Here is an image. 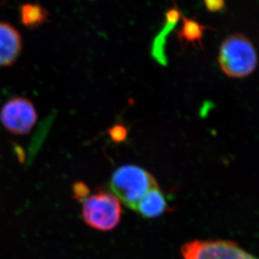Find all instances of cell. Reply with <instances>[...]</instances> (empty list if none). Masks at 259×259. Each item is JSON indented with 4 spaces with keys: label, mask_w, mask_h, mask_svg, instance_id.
I'll return each mask as SVG.
<instances>
[{
    "label": "cell",
    "mask_w": 259,
    "mask_h": 259,
    "mask_svg": "<svg viewBox=\"0 0 259 259\" xmlns=\"http://www.w3.org/2000/svg\"><path fill=\"white\" fill-rule=\"evenodd\" d=\"M218 62L227 77L243 78L254 72L257 55L252 41L246 35L237 33L222 41Z\"/></svg>",
    "instance_id": "6da1fadb"
},
{
    "label": "cell",
    "mask_w": 259,
    "mask_h": 259,
    "mask_svg": "<svg viewBox=\"0 0 259 259\" xmlns=\"http://www.w3.org/2000/svg\"><path fill=\"white\" fill-rule=\"evenodd\" d=\"M157 185V181L151 174L133 165L118 168L110 181L112 194L133 210L145 194Z\"/></svg>",
    "instance_id": "7a4b0ae2"
},
{
    "label": "cell",
    "mask_w": 259,
    "mask_h": 259,
    "mask_svg": "<svg viewBox=\"0 0 259 259\" xmlns=\"http://www.w3.org/2000/svg\"><path fill=\"white\" fill-rule=\"evenodd\" d=\"M121 212L117 197L105 190H100L82 201V218L86 224L99 231H111L117 227Z\"/></svg>",
    "instance_id": "3957f363"
},
{
    "label": "cell",
    "mask_w": 259,
    "mask_h": 259,
    "mask_svg": "<svg viewBox=\"0 0 259 259\" xmlns=\"http://www.w3.org/2000/svg\"><path fill=\"white\" fill-rule=\"evenodd\" d=\"M181 253L184 259H259L225 240H195L184 245Z\"/></svg>",
    "instance_id": "277c9868"
},
{
    "label": "cell",
    "mask_w": 259,
    "mask_h": 259,
    "mask_svg": "<svg viewBox=\"0 0 259 259\" xmlns=\"http://www.w3.org/2000/svg\"><path fill=\"white\" fill-rule=\"evenodd\" d=\"M37 120V113L30 100L14 97L8 100L0 110V120L8 132L17 136L29 134Z\"/></svg>",
    "instance_id": "5b68a950"
},
{
    "label": "cell",
    "mask_w": 259,
    "mask_h": 259,
    "mask_svg": "<svg viewBox=\"0 0 259 259\" xmlns=\"http://www.w3.org/2000/svg\"><path fill=\"white\" fill-rule=\"evenodd\" d=\"M22 49L20 33L8 23L0 22V67H10L17 60Z\"/></svg>",
    "instance_id": "8992f818"
},
{
    "label": "cell",
    "mask_w": 259,
    "mask_h": 259,
    "mask_svg": "<svg viewBox=\"0 0 259 259\" xmlns=\"http://www.w3.org/2000/svg\"><path fill=\"white\" fill-rule=\"evenodd\" d=\"M167 209L166 198L159 186L157 185L145 194L135 210L145 218H155L162 215Z\"/></svg>",
    "instance_id": "52a82bcc"
},
{
    "label": "cell",
    "mask_w": 259,
    "mask_h": 259,
    "mask_svg": "<svg viewBox=\"0 0 259 259\" xmlns=\"http://www.w3.org/2000/svg\"><path fill=\"white\" fill-rule=\"evenodd\" d=\"M180 15L181 14H180V10L176 8L168 10L166 15V25H165L163 30L155 39L153 47H152V55L154 57L155 59H157L160 63L164 64L166 63L164 53H163L165 37L168 34L170 30L174 28L175 24L178 22V20H180Z\"/></svg>",
    "instance_id": "ba28073f"
},
{
    "label": "cell",
    "mask_w": 259,
    "mask_h": 259,
    "mask_svg": "<svg viewBox=\"0 0 259 259\" xmlns=\"http://www.w3.org/2000/svg\"><path fill=\"white\" fill-rule=\"evenodd\" d=\"M48 12L37 4H26L20 9V20L29 29H34L47 22Z\"/></svg>",
    "instance_id": "9c48e42d"
},
{
    "label": "cell",
    "mask_w": 259,
    "mask_h": 259,
    "mask_svg": "<svg viewBox=\"0 0 259 259\" xmlns=\"http://www.w3.org/2000/svg\"><path fill=\"white\" fill-rule=\"evenodd\" d=\"M183 20L182 29L178 31V38L181 44H199L202 46V38L206 27L191 19L183 17Z\"/></svg>",
    "instance_id": "30bf717a"
},
{
    "label": "cell",
    "mask_w": 259,
    "mask_h": 259,
    "mask_svg": "<svg viewBox=\"0 0 259 259\" xmlns=\"http://www.w3.org/2000/svg\"><path fill=\"white\" fill-rule=\"evenodd\" d=\"M109 134L114 142H121L126 138L127 131L123 125H116L109 131Z\"/></svg>",
    "instance_id": "8fae6325"
},
{
    "label": "cell",
    "mask_w": 259,
    "mask_h": 259,
    "mask_svg": "<svg viewBox=\"0 0 259 259\" xmlns=\"http://www.w3.org/2000/svg\"><path fill=\"white\" fill-rule=\"evenodd\" d=\"M90 194V189L84 183H76L73 185V196L79 201H83Z\"/></svg>",
    "instance_id": "7c38bea8"
},
{
    "label": "cell",
    "mask_w": 259,
    "mask_h": 259,
    "mask_svg": "<svg viewBox=\"0 0 259 259\" xmlns=\"http://www.w3.org/2000/svg\"><path fill=\"white\" fill-rule=\"evenodd\" d=\"M207 9L211 12H218L225 8V0H204Z\"/></svg>",
    "instance_id": "4fadbf2b"
}]
</instances>
